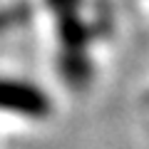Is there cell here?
Listing matches in <instances>:
<instances>
[{
	"instance_id": "cell-1",
	"label": "cell",
	"mask_w": 149,
	"mask_h": 149,
	"mask_svg": "<svg viewBox=\"0 0 149 149\" xmlns=\"http://www.w3.org/2000/svg\"><path fill=\"white\" fill-rule=\"evenodd\" d=\"M0 109L32 119H42L50 114V100L32 85L0 80Z\"/></svg>"
}]
</instances>
